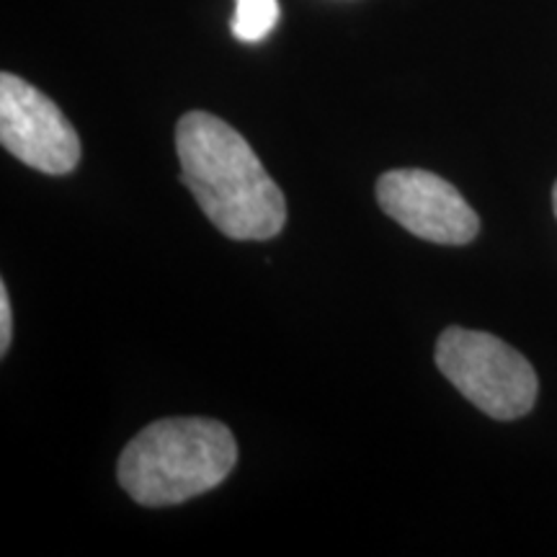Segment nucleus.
Segmentation results:
<instances>
[{"label": "nucleus", "mask_w": 557, "mask_h": 557, "mask_svg": "<svg viewBox=\"0 0 557 557\" xmlns=\"http://www.w3.org/2000/svg\"><path fill=\"white\" fill-rule=\"evenodd\" d=\"M181 181L222 235L269 240L287 222L284 194L248 139L207 111H189L176 124Z\"/></svg>", "instance_id": "1"}, {"label": "nucleus", "mask_w": 557, "mask_h": 557, "mask_svg": "<svg viewBox=\"0 0 557 557\" xmlns=\"http://www.w3.org/2000/svg\"><path fill=\"white\" fill-rule=\"evenodd\" d=\"M238 462V444L212 418H163L124 447L120 483L139 506H176L218 487Z\"/></svg>", "instance_id": "2"}, {"label": "nucleus", "mask_w": 557, "mask_h": 557, "mask_svg": "<svg viewBox=\"0 0 557 557\" xmlns=\"http://www.w3.org/2000/svg\"><path fill=\"white\" fill-rule=\"evenodd\" d=\"M436 367L472 406L498 421L527 416L537 400L532 364L491 333L447 329L438 336Z\"/></svg>", "instance_id": "3"}, {"label": "nucleus", "mask_w": 557, "mask_h": 557, "mask_svg": "<svg viewBox=\"0 0 557 557\" xmlns=\"http://www.w3.org/2000/svg\"><path fill=\"white\" fill-rule=\"evenodd\" d=\"M0 143L50 176H65L81 160V139L58 103L18 75H0Z\"/></svg>", "instance_id": "4"}, {"label": "nucleus", "mask_w": 557, "mask_h": 557, "mask_svg": "<svg viewBox=\"0 0 557 557\" xmlns=\"http://www.w3.org/2000/svg\"><path fill=\"white\" fill-rule=\"evenodd\" d=\"M380 207L416 238L442 246L475 240L480 220L449 181L421 169L387 171L377 181Z\"/></svg>", "instance_id": "5"}, {"label": "nucleus", "mask_w": 557, "mask_h": 557, "mask_svg": "<svg viewBox=\"0 0 557 557\" xmlns=\"http://www.w3.org/2000/svg\"><path fill=\"white\" fill-rule=\"evenodd\" d=\"M278 21V0H235L233 34L240 41L267 39Z\"/></svg>", "instance_id": "6"}, {"label": "nucleus", "mask_w": 557, "mask_h": 557, "mask_svg": "<svg viewBox=\"0 0 557 557\" xmlns=\"http://www.w3.org/2000/svg\"><path fill=\"white\" fill-rule=\"evenodd\" d=\"M13 338V315H11V297L5 284H0V354L9 351Z\"/></svg>", "instance_id": "7"}, {"label": "nucleus", "mask_w": 557, "mask_h": 557, "mask_svg": "<svg viewBox=\"0 0 557 557\" xmlns=\"http://www.w3.org/2000/svg\"><path fill=\"white\" fill-rule=\"evenodd\" d=\"M553 207H555V218H557V184H555V189H553Z\"/></svg>", "instance_id": "8"}]
</instances>
